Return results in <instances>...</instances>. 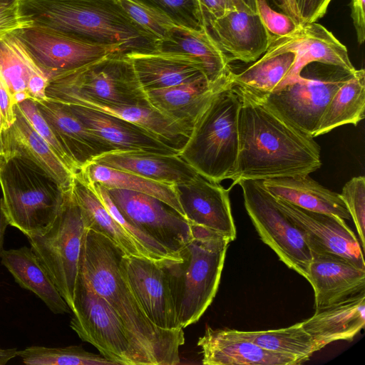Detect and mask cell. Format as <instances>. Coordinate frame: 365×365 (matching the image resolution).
Here are the masks:
<instances>
[{
	"label": "cell",
	"mask_w": 365,
	"mask_h": 365,
	"mask_svg": "<svg viewBox=\"0 0 365 365\" xmlns=\"http://www.w3.org/2000/svg\"><path fill=\"white\" fill-rule=\"evenodd\" d=\"M312 255L307 279L314 292L315 309L364 291L365 269L337 255L316 250Z\"/></svg>",
	"instance_id": "44dd1931"
},
{
	"label": "cell",
	"mask_w": 365,
	"mask_h": 365,
	"mask_svg": "<svg viewBox=\"0 0 365 365\" xmlns=\"http://www.w3.org/2000/svg\"><path fill=\"white\" fill-rule=\"evenodd\" d=\"M303 70L308 76L300 73L298 78L276 91L255 93L285 120L313 137L333 95L355 71L317 62Z\"/></svg>",
	"instance_id": "9c48e42d"
},
{
	"label": "cell",
	"mask_w": 365,
	"mask_h": 365,
	"mask_svg": "<svg viewBox=\"0 0 365 365\" xmlns=\"http://www.w3.org/2000/svg\"><path fill=\"white\" fill-rule=\"evenodd\" d=\"M119 269L143 312L159 328L179 327L165 274L158 261L122 255Z\"/></svg>",
	"instance_id": "9a60e30c"
},
{
	"label": "cell",
	"mask_w": 365,
	"mask_h": 365,
	"mask_svg": "<svg viewBox=\"0 0 365 365\" xmlns=\"http://www.w3.org/2000/svg\"><path fill=\"white\" fill-rule=\"evenodd\" d=\"M14 0H0V6L10 4Z\"/></svg>",
	"instance_id": "db71d44e"
},
{
	"label": "cell",
	"mask_w": 365,
	"mask_h": 365,
	"mask_svg": "<svg viewBox=\"0 0 365 365\" xmlns=\"http://www.w3.org/2000/svg\"><path fill=\"white\" fill-rule=\"evenodd\" d=\"M61 103L115 150L179 153L158 136L135 123L84 106Z\"/></svg>",
	"instance_id": "603a6c76"
},
{
	"label": "cell",
	"mask_w": 365,
	"mask_h": 365,
	"mask_svg": "<svg viewBox=\"0 0 365 365\" xmlns=\"http://www.w3.org/2000/svg\"><path fill=\"white\" fill-rule=\"evenodd\" d=\"M315 309L312 317L302 322L315 351L336 341H351L365 325L364 291Z\"/></svg>",
	"instance_id": "d4e9b609"
},
{
	"label": "cell",
	"mask_w": 365,
	"mask_h": 365,
	"mask_svg": "<svg viewBox=\"0 0 365 365\" xmlns=\"http://www.w3.org/2000/svg\"><path fill=\"white\" fill-rule=\"evenodd\" d=\"M14 106L8 88L0 74V110L4 118L6 130L15 120Z\"/></svg>",
	"instance_id": "bcb514c9"
},
{
	"label": "cell",
	"mask_w": 365,
	"mask_h": 365,
	"mask_svg": "<svg viewBox=\"0 0 365 365\" xmlns=\"http://www.w3.org/2000/svg\"><path fill=\"white\" fill-rule=\"evenodd\" d=\"M257 13L268 31L273 36L288 34L297 24L287 14L273 9L267 0H257Z\"/></svg>",
	"instance_id": "b9f144b4"
},
{
	"label": "cell",
	"mask_w": 365,
	"mask_h": 365,
	"mask_svg": "<svg viewBox=\"0 0 365 365\" xmlns=\"http://www.w3.org/2000/svg\"><path fill=\"white\" fill-rule=\"evenodd\" d=\"M191 226L193 238L179 251L181 259L158 261L167 277L181 329L197 322L215 298L230 242L218 233Z\"/></svg>",
	"instance_id": "277c9868"
},
{
	"label": "cell",
	"mask_w": 365,
	"mask_h": 365,
	"mask_svg": "<svg viewBox=\"0 0 365 365\" xmlns=\"http://www.w3.org/2000/svg\"><path fill=\"white\" fill-rule=\"evenodd\" d=\"M241 102L239 151L230 178L264 180L307 175L322 165L320 147L252 90L233 86Z\"/></svg>",
	"instance_id": "6da1fadb"
},
{
	"label": "cell",
	"mask_w": 365,
	"mask_h": 365,
	"mask_svg": "<svg viewBox=\"0 0 365 365\" xmlns=\"http://www.w3.org/2000/svg\"><path fill=\"white\" fill-rule=\"evenodd\" d=\"M0 74L14 105L27 98H47L48 78L14 33L0 40Z\"/></svg>",
	"instance_id": "4316f807"
},
{
	"label": "cell",
	"mask_w": 365,
	"mask_h": 365,
	"mask_svg": "<svg viewBox=\"0 0 365 365\" xmlns=\"http://www.w3.org/2000/svg\"><path fill=\"white\" fill-rule=\"evenodd\" d=\"M76 173L86 181L100 184L106 189H123L153 196L168 204L185 217L175 185L154 181L94 161L87 163Z\"/></svg>",
	"instance_id": "d6a6232c"
},
{
	"label": "cell",
	"mask_w": 365,
	"mask_h": 365,
	"mask_svg": "<svg viewBox=\"0 0 365 365\" xmlns=\"http://www.w3.org/2000/svg\"><path fill=\"white\" fill-rule=\"evenodd\" d=\"M8 225L9 224L4 212L3 199L0 198V258L4 250V239Z\"/></svg>",
	"instance_id": "681fc988"
},
{
	"label": "cell",
	"mask_w": 365,
	"mask_h": 365,
	"mask_svg": "<svg viewBox=\"0 0 365 365\" xmlns=\"http://www.w3.org/2000/svg\"><path fill=\"white\" fill-rule=\"evenodd\" d=\"M204 27L210 21L221 18L236 9L241 0H198Z\"/></svg>",
	"instance_id": "ee69618b"
},
{
	"label": "cell",
	"mask_w": 365,
	"mask_h": 365,
	"mask_svg": "<svg viewBox=\"0 0 365 365\" xmlns=\"http://www.w3.org/2000/svg\"><path fill=\"white\" fill-rule=\"evenodd\" d=\"M262 184L277 199L307 210L351 219L340 194L324 187L309 175L264 180Z\"/></svg>",
	"instance_id": "f546056e"
},
{
	"label": "cell",
	"mask_w": 365,
	"mask_h": 365,
	"mask_svg": "<svg viewBox=\"0 0 365 365\" xmlns=\"http://www.w3.org/2000/svg\"><path fill=\"white\" fill-rule=\"evenodd\" d=\"M0 185L9 224L29 236L44 231L63 201V189L29 160L14 155L2 160Z\"/></svg>",
	"instance_id": "8992f818"
},
{
	"label": "cell",
	"mask_w": 365,
	"mask_h": 365,
	"mask_svg": "<svg viewBox=\"0 0 365 365\" xmlns=\"http://www.w3.org/2000/svg\"><path fill=\"white\" fill-rule=\"evenodd\" d=\"M123 254L106 237L86 229L79 272L118 316L143 365L178 364L182 329H163L147 317L120 273Z\"/></svg>",
	"instance_id": "7a4b0ae2"
},
{
	"label": "cell",
	"mask_w": 365,
	"mask_h": 365,
	"mask_svg": "<svg viewBox=\"0 0 365 365\" xmlns=\"http://www.w3.org/2000/svg\"><path fill=\"white\" fill-rule=\"evenodd\" d=\"M168 16L176 24L186 28L204 29L198 0H135Z\"/></svg>",
	"instance_id": "74e56055"
},
{
	"label": "cell",
	"mask_w": 365,
	"mask_h": 365,
	"mask_svg": "<svg viewBox=\"0 0 365 365\" xmlns=\"http://www.w3.org/2000/svg\"><path fill=\"white\" fill-rule=\"evenodd\" d=\"M17 104L33 128L50 145L59 158L76 174V170L61 147L48 124L39 112L36 101L32 98H27Z\"/></svg>",
	"instance_id": "60d3db41"
},
{
	"label": "cell",
	"mask_w": 365,
	"mask_h": 365,
	"mask_svg": "<svg viewBox=\"0 0 365 365\" xmlns=\"http://www.w3.org/2000/svg\"><path fill=\"white\" fill-rule=\"evenodd\" d=\"M46 96L56 101L85 98L113 105L152 107L131 61L120 53L52 78Z\"/></svg>",
	"instance_id": "52a82bcc"
},
{
	"label": "cell",
	"mask_w": 365,
	"mask_h": 365,
	"mask_svg": "<svg viewBox=\"0 0 365 365\" xmlns=\"http://www.w3.org/2000/svg\"><path fill=\"white\" fill-rule=\"evenodd\" d=\"M84 227L109 239L127 256L158 261L111 216L91 185L75 174L71 185Z\"/></svg>",
	"instance_id": "f1b7e54d"
},
{
	"label": "cell",
	"mask_w": 365,
	"mask_h": 365,
	"mask_svg": "<svg viewBox=\"0 0 365 365\" xmlns=\"http://www.w3.org/2000/svg\"><path fill=\"white\" fill-rule=\"evenodd\" d=\"M2 160H2V158H0V166H1V163H2Z\"/></svg>",
	"instance_id": "11a10c76"
},
{
	"label": "cell",
	"mask_w": 365,
	"mask_h": 365,
	"mask_svg": "<svg viewBox=\"0 0 365 365\" xmlns=\"http://www.w3.org/2000/svg\"><path fill=\"white\" fill-rule=\"evenodd\" d=\"M232 331L237 336L267 350L296 355L308 359L316 352L312 339L303 329L302 322L287 328L272 330Z\"/></svg>",
	"instance_id": "d590c367"
},
{
	"label": "cell",
	"mask_w": 365,
	"mask_h": 365,
	"mask_svg": "<svg viewBox=\"0 0 365 365\" xmlns=\"http://www.w3.org/2000/svg\"><path fill=\"white\" fill-rule=\"evenodd\" d=\"M286 52L293 53L295 61L282 87L298 78L302 70L314 62L338 66L351 72L356 70L346 47L330 31L316 22L300 23L288 34L273 36L262 56Z\"/></svg>",
	"instance_id": "5bb4252c"
},
{
	"label": "cell",
	"mask_w": 365,
	"mask_h": 365,
	"mask_svg": "<svg viewBox=\"0 0 365 365\" xmlns=\"http://www.w3.org/2000/svg\"><path fill=\"white\" fill-rule=\"evenodd\" d=\"M16 356L28 365H116L103 355L87 351L81 346L57 348L31 346L17 350Z\"/></svg>",
	"instance_id": "8d00e7d4"
},
{
	"label": "cell",
	"mask_w": 365,
	"mask_h": 365,
	"mask_svg": "<svg viewBox=\"0 0 365 365\" xmlns=\"http://www.w3.org/2000/svg\"><path fill=\"white\" fill-rule=\"evenodd\" d=\"M15 120L2 133L4 158H26L53 178L63 189L71 187L75 173L59 158L50 145L33 128L18 104Z\"/></svg>",
	"instance_id": "cb8c5ba5"
},
{
	"label": "cell",
	"mask_w": 365,
	"mask_h": 365,
	"mask_svg": "<svg viewBox=\"0 0 365 365\" xmlns=\"http://www.w3.org/2000/svg\"><path fill=\"white\" fill-rule=\"evenodd\" d=\"M250 10L257 12V0H241Z\"/></svg>",
	"instance_id": "816d5d0a"
},
{
	"label": "cell",
	"mask_w": 365,
	"mask_h": 365,
	"mask_svg": "<svg viewBox=\"0 0 365 365\" xmlns=\"http://www.w3.org/2000/svg\"><path fill=\"white\" fill-rule=\"evenodd\" d=\"M119 2L130 18L155 38L157 43L177 25L164 14L135 0H119Z\"/></svg>",
	"instance_id": "f35d334b"
},
{
	"label": "cell",
	"mask_w": 365,
	"mask_h": 365,
	"mask_svg": "<svg viewBox=\"0 0 365 365\" xmlns=\"http://www.w3.org/2000/svg\"><path fill=\"white\" fill-rule=\"evenodd\" d=\"M364 1L365 0H351V16L359 44H362L365 39Z\"/></svg>",
	"instance_id": "7dc6e473"
},
{
	"label": "cell",
	"mask_w": 365,
	"mask_h": 365,
	"mask_svg": "<svg viewBox=\"0 0 365 365\" xmlns=\"http://www.w3.org/2000/svg\"><path fill=\"white\" fill-rule=\"evenodd\" d=\"M0 158H1L2 160H4V148L2 139L1 138H0Z\"/></svg>",
	"instance_id": "f5cc1de1"
},
{
	"label": "cell",
	"mask_w": 365,
	"mask_h": 365,
	"mask_svg": "<svg viewBox=\"0 0 365 365\" xmlns=\"http://www.w3.org/2000/svg\"><path fill=\"white\" fill-rule=\"evenodd\" d=\"M240 98L232 86L219 93L195 122L179 156L217 183L229 179L239 151Z\"/></svg>",
	"instance_id": "5b68a950"
},
{
	"label": "cell",
	"mask_w": 365,
	"mask_h": 365,
	"mask_svg": "<svg viewBox=\"0 0 365 365\" xmlns=\"http://www.w3.org/2000/svg\"><path fill=\"white\" fill-rule=\"evenodd\" d=\"M205 29L230 62L257 61L266 52L273 36L258 14L244 3L225 16L209 21Z\"/></svg>",
	"instance_id": "e0dca14e"
},
{
	"label": "cell",
	"mask_w": 365,
	"mask_h": 365,
	"mask_svg": "<svg viewBox=\"0 0 365 365\" xmlns=\"http://www.w3.org/2000/svg\"><path fill=\"white\" fill-rule=\"evenodd\" d=\"M274 5L284 14L292 18L297 24L302 23L296 0H272Z\"/></svg>",
	"instance_id": "c3c4849f"
},
{
	"label": "cell",
	"mask_w": 365,
	"mask_h": 365,
	"mask_svg": "<svg viewBox=\"0 0 365 365\" xmlns=\"http://www.w3.org/2000/svg\"><path fill=\"white\" fill-rule=\"evenodd\" d=\"M178 200L187 220L218 233L230 242L236 238L229 189L200 174L192 180L175 185Z\"/></svg>",
	"instance_id": "ac0fdd59"
},
{
	"label": "cell",
	"mask_w": 365,
	"mask_h": 365,
	"mask_svg": "<svg viewBox=\"0 0 365 365\" xmlns=\"http://www.w3.org/2000/svg\"><path fill=\"white\" fill-rule=\"evenodd\" d=\"M275 200L279 209L301 230L311 251L337 255L358 267L365 269L364 250L344 219L333 215L307 210L280 199Z\"/></svg>",
	"instance_id": "2e32d148"
},
{
	"label": "cell",
	"mask_w": 365,
	"mask_h": 365,
	"mask_svg": "<svg viewBox=\"0 0 365 365\" xmlns=\"http://www.w3.org/2000/svg\"><path fill=\"white\" fill-rule=\"evenodd\" d=\"M126 56L145 92L187 83L206 76L202 64L185 53L156 50Z\"/></svg>",
	"instance_id": "484cf974"
},
{
	"label": "cell",
	"mask_w": 365,
	"mask_h": 365,
	"mask_svg": "<svg viewBox=\"0 0 365 365\" xmlns=\"http://www.w3.org/2000/svg\"><path fill=\"white\" fill-rule=\"evenodd\" d=\"M76 172L96 157L115 149L89 130L64 104L46 98L35 101Z\"/></svg>",
	"instance_id": "ffe728a7"
},
{
	"label": "cell",
	"mask_w": 365,
	"mask_h": 365,
	"mask_svg": "<svg viewBox=\"0 0 365 365\" xmlns=\"http://www.w3.org/2000/svg\"><path fill=\"white\" fill-rule=\"evenodd\" d=\"M157 51L190 55L203 66L206 77L212 83L230 78V62L205 29L195 30L175 25L157 43Z\"/></svg>",
	"instance_id": "4dcf8cb0"
},
{
	"label": "cell",
	"mask_w": 365,
	"mask_h": 365,
	"mask_svg": "<svg viewBox=\"0 0 365 365\" xmlns=\"http://www.w3.org/2000/svg\"><path fill=\"white\" fill-rule=\"evenodd\" d=\"M123 217L160 244L175 257L193 238L187 219L165 202L147 194L123 189H107Z\"/></svg>",
	"instance_id": "7c38bea8"
},
{
	"label": "cell",
	"mask_w": 365,
	"mask_h": 365,
	"mask_svg": "<svg viewBox=\"0 0 365 365\" xmlns=\"http://www.w3.org/2000/svg\"><path fill=\"white\" fill-rule=\"evenodd\" d=\"M341 198L352 218L358 232L361 246L365 249V178H352L343 187Z\"/></svg>",
	"instance_id": "ab89813d"
},
{
	"label": "cell",
	"mask_w": 365,
	"mask_h": 365,
	"mask_svg": "<svg viewBox=\"0 0 365 365\" xmlns=\"http://www.w3.org/2000/svg\"><path fill=\"white\" fill-rule=\"evenodd\" d=\"M17 349L0 348V365H5L9 361L16 356Z\"/></svg>",
	"instance_id": "f907efd6"
},
{
	"label": "cell",
	"mask_w": 365,
	"mask_h": 365,
	"mask_svg": "<svg viewBox=\"0 0 365 365\" xmlns=\"http://www.w3.org/2000/svg\"><path fill=\"white\" fill-rule=\"evenodd\" d=\"M244 205L262 242L289 268L306 279L312 259L306 239L293 221L278 207L262 180H241Z\"/></svg>",
	"instance_id": "30bf717a"
},
{
	"label": "cell",
	"mask_w": 365,
	"mask_h": 365,
	"mask_svg": "<svg viewBox=\"0 0 365 365\" xmlns=\"http://www.w3.org/2000/svg\"><path fill=\"white\" fill-rule=\"evenodd\" d=\"M86 228L71 187L61 209L43 232L27 236L34 254L72 310Z\"/></svg>",
	"instance_id": "ba28073f"
},
{
	"label": "cell",
	"mask_w": 365,
	"mask_h": 365,
	"mask_svg": "<svg viewBox=\"0 0 365 365\" xmlns=\"http://www.w3.org/2000/svg\"><path fill=\"white\" fill-rule=\"evenodd\" d=\"M231 76L215 83L202 76L187 83L148 91L146 94L153 108L190 133L195 122L213 98L233 86Z\"/></svg>",
	"instance_id": "7402d4cb"
},
{
	"label": "cell",
	"mask_w": 365,
	"mask_h": 365,
	"mask_svg": "<svg viewBox=\"0 0 365 365\" xmlns=\"http://www.w3.org/2000/svg\"><path fill=\"white\" fill-rule=\"evenodd\" d=\"M365 71L353 76L334 93L326 107L313 137L324 135L343 125H356L364 118Z\"/></svg>",
	"instance_id": "836d02e7"
},
{
	"label": "cell",
	"mask_w": 365,
	"mask_h": 365,
	"mask_svg": "<svg viewBox=\"0 0 365 365\" xmlns=\"http://www.w3.org/2000/svg\"><path fill=\"white\" fill-rule=\"evenodd\" d=\"M14 34L48 81L55 76L81 68L110 53H120L114 48L86 43L35 24Z\"/></svg>",
	"instance_id": "4fadbf2b"
},
{
	"label": "cell",
	"mask_w": 365,
	"mask_h": 365,
	"mask_svg": "<svg viewBox=\"0 0 365 365\" xmlns=\"http://www.w3.org/2000/svg\"><path fill=\"white\" fill-rule=\"evenodd\" d=\"M34 24L127 54L157 50V41L137 24L119 0H19Z\"/></svg>",
	"instance_id": "3957f363"
},
{
	"label": "cell",
	"mask_w": 365,
	"mask_h": 365,
	"mask_svg": "<svg viewBox=\"0 0 365 365\" xmlns=\"http://www.w3.org/2000/svg\"><path fill=\"white\" fill-rule=\"evenodd\" d=\"M71 328L116 365H143L121 320L78 272Z\"/></svg>",
	"instance_id": "8fae6325"
},
{
	"label": "cell",
	"mask_w": 365,
	"mask_h": 365,
	"mask_svg": "<svg viewBox=\"0 0 365 365\" xmlns=\"http://www.w3.org/2000/svg\"><path fill=\"white\" fill-rule=\"evenodd\" d=\"M331 0H296L302 23L316 22L326 14Z\"/></svg>",
	"instance_id": "f6af8a7d"
},
{
	"label": "cell",
	"mask_w": 365,
	"mask_h": 365,
	"mask_svg": "<svg viewBox=\"0 0 365 365\" xmlns=\"http://www.w3.org/2000/svg\"><path fill=\"white\" fill-rule=\"evenodd\" d=\"M197 346L205 365H297L309 359L304 357L267 350L241 338L230 329H212L207 326L199 338Z\"/></svg>",
	"instance_id": "d6986e66"
},
{
	"label": "cell",
	"mask_w": 365,
	"mask_h": 365,
	"mask_svg": "<svg viewBox=\"0 0 365 365\" xmlns=\"http://www.w3.org/2000/svg\"><path fill=\"white\" fill-rule=\"evenodd\" d=\"M93 161L117 170L171 185L192 180L198 174L179 155L145 151H112Z\"/></svg>",
	"instance_id": "83f0119b"
},
{
	"label": "cell",
	"mask_w": 365,
	"mask_h": 365,
	"mask_svg": "<svg viewBox=\"0 0 365 365\" xmlns=\"http://www.w3.org/2000/svg\"><path fill=\"white\" fill-rule=\"evenodd\" d=\"M33 25V21L21 12L19 0L0 6V40Z\"/></svg>",
	"instance_id": "7bdbcfd3"
},
{
	"label": "cell",
	"mask_w": 365,
	"mask_h": 365,
	"mask_svg": "<svg viewBox=\"0 0 365 365\" xmlns=\"http://www.w3.org/2000/svg\"><path fill=\"white\" fill-rule=\"evenodd\" d=\"M295 61L293 53L286 52L272 56H261L242 71L232 74L233 86L247 88L258 93L279 90Z\"/></svg>",
	"instance_id": "e575fe53"
},
{
	"label": "cell",
	"mask_w": 365,
	"mask_h": 365,
	"mask_svg": "<svg viewBox=\"0 0 365 365\" xmlns=\"http://www.w3.org/2000/svg\"><path fill=\"white\" fill-rule=\"evenodd\" d=\"M1 262L21 288L34 293L53 314L72 312L31 248L4 250Z\"/></svg>",
	"instance_id": "1f68e13d"
}]
</instances>
